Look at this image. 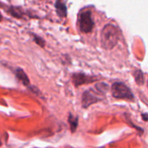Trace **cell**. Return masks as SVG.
<instances>
[{
    "label": "cell",
    "mask_w": 148,
    "mask_h": 148,
    "mask_svg": "<svg viewBox=\"0 0 148 148\" xmlns=\"http://www.w3.org/2000/svg\"><path fill=\"white\" fill-rule=\"evenodd\" d=\"M2 20V15H1V13H0V21Z\"/></svg>",
    "instance_id": "cell-12"
},
{
    "label": "cell",
    "mask_w": 148,
    "mask_h": 148,
    "mask_svg": "<svg viewBox=\"0 0 148 148\" xmlns=\"http://www.w3.org/2000/svg\"><path fill=\"white\" fill-rule=\"evenodd\" d=\"M134 76L139 85H142L144 83V74L141 70H135L134 72Z\"/></svg>",
    "instance_id": "cell-8"
},
{
    "label": "cell",
    "mask_w": 148,
    "mask_h": 148,
    "mask_svg": "<svg viewBox=\"0 0 148 148\" xmlns=\"http://www.w3.org/2000/svg\"><path fill=\"white\" fill-rule=\"evenodd\" d=\"M2 146V143H1V141H0V147Z\"/></svg>",
    "instance_id": "cell-13"
},
{
    "label": "cell",
    "mask_w": 148,
    "mask_h": 148,
    "mask_svg": "<svg viewBox=\"0 0 148 148\" xmlns=\"http://www.w3.org/2000/svg\"><path fill=\"white\" fill-rule=\"evenodd\" d=\"M108 89V85L105 83L96 84L94 88L86 90L82 97V105L83 108H87L92 104L102 101Z\"/></svg>",
    "instance_id": "cell-1"
},
{
    "label": "cell",
    "mask_w": 148,
    "mask_h": 148,
    "mask_svg": "<svg viewBox=\"0 0 148 148\" xmlns=\"http://www.w3.org/2000/svg\"><path fill=\"white\" fill-rule=\"evenodd\" d=\"M79 29L83 33H89L95 27V22L92 18L91 11L86 10L80 13L78 17Z\"/></svg>",
    "instance_id": "cell-4"
},
{
    "label": "cell",
    "mask_w": 148,
    "mask_h": 148,
    "mask_svg": "<svg viewBox=\"0 0 148 148\" xmlns=\"http://www.w3.org/2000/svg\"><path fill=\"white\" fill-rule=\"evenodd\" d=\"M69 122L70 124V127H71V132H75L77 128V126H78V119L77 117H74L72 114L69 115Z\"/></svg>",
    "instance_id": "cell-9"
},
{
    "label": "cell",
    "mask_w": 148,
    "mask_h": 148,
    "mask_svg": "<svg viewBox=\"0 0 148 148\" xmlns=\"http://www.w3.org/2000/svg\"><path fill=\"white\" fill-rule=\"evenodd\" d=\"M15 75H16V76L17 77V79H18L23 85H25V86H29V80L27 75L25 74V72H24L23 69H19V68L16 69V71H15Z\"/></svg>",
    "instance_id": "cell-7"
},
{
    "label": "cell",
    "mask_w": 148,
    "mask_h": 148,
    "mask_svg": "<svg viewBox=\"0 0 148 148\" xmlns=\"http://www.w3.org/2000/svg\"><path fill=\"white\" fill-rule=\"evenodd\" d=\"M112 95L116 99H123L127 101H134V96L130 88L123 82H116L112 85Z\"/></svg>",
    "instance_id": "cell-3"
},
{
    "label": "cell",
    "mask_w": 148,
    "mask_h": 148,
    "mask_svg": "<svg viewBox=\"0 0 148 148\" xmlns=\"http://www.w3.org/2000/svg\"><path fill=\"white\" fill-rule=\"evenodd\" d=\"M142 117H143V119H144V121H147V114H143V115H142Z\"/></svg>",
    "instance_id": "cell-11"
},
{
    "label": "cell",
    "mask_w": 148,
    "mask_h": 148,
    "mask_svg": "<svg viewBox=\"0 0 148 148\" xmlns=\"http://www.w3.org/2000/svg\"><path fill=\"white\" fill-rule=\"evenodd\" d=\"M96 79H95L92 76H88L83 74H75L73 75V81L75 86H80L82 84H88L94 81H95Z\"/></svg>",
    "instance_id": "cell-5"
},
{
    "label": "cell",
    "mask_w": 148,
    "mask_h": 148,
    "mask_svg": "<svg viewBox=\"0 0 148 148\" xmlns=\"http://www.w3.org/2000/svg\"><path fill=\"white\" fill-rule=\"evenodd\" d=\"M57 15L61 17H65L67 16V7L63 0H56L55 4Z\"/></svg>",
    "instance_id": "cell-6"
},
{
    "label": "cell",
    "mask_w": 148,
    "mask_h": 148,
    "mask_svg": "<svg viewBox=\"0 0 148 148\" xmlns=\"http://www.w3.org/2000/svg\"><path fill=\"white\" fill-rule=\"evenodd\" d=\"M120 38V30L114 24H107L101 35V43L105 49H112L117 43Z\"/></svg>",
    "instance_id": "cell-2"
},
{
    "label": "cell",
    "mask_w": 148,
    "mask_h": 148,
    "mask_svg": "<svg viewBox=\"0 0 148 148\" xmlns=\"http://www.w3.org/2000/svg\"><path fill=\"white\" fill-rule=\"evenodd\" d=\"M34 40H35V42L38 44V45H40L41 47H44V44H45V42H44V41L42 39V38H40L39 36H34Z\"/></svg>",
    "instance_id": "cell-10"
}]
</instances>
